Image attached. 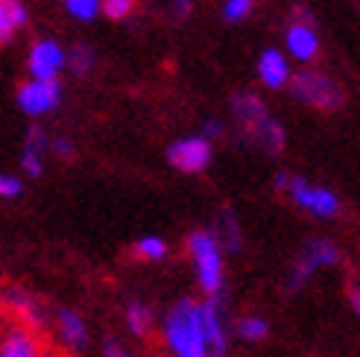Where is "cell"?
<instances>
[{
  "mask_svg": "<svg viewBox=\"0 0 360 357\" xmlns=\"http://www.w3.org/2000/svg\"><path fill=\"white\" fill-rule=\"evenodd\" d=\"M155 337L165 357H211L200 299H176L165 313H158Z\"/></svg>",
  "mask_w": 360,
  "mask_h": 357,
  "instance_id": "6da1fadb",
  "label": "cell"
},
{
  "mask_svg": "<svg viewBox=\"0 0 360 357\" xmlns=\"http://www.w3.org/2000/svg\"><path fill=\"white\" fill-rule=\"evenodd\" d=\"M185 249L191 255L196 284L205 293V299H217L226 296V252L220 243L214 240L208 228H193L185 238Z\"/></svg>",
  "mask_w": 360,
  "mask_h": 357,
  "instance_id": "7a4b0ae2",
  "label": "cell"
},
{
  "mask_svg": "<svg viewBox=\"0 0 360 357\" xmlns=\"http://www.w3.org/2000/svg\"><path fill=\"white\" fill-rule=\"evenodd\" d=\"M340 261H343V252H340V246L334 240H328V238L308 240L299 249V255L290 264V270H287V290H302L304 284L314 281L316 273L334 270Z\"/></svg>",
  "mask_w": 360,
  "mask_h": 357,
  "instance_id": "3957f363",
  "label": "cell"
},
{
  "mask_svg": "<svg viewBox=\"0 0 360 357\" xmlns=\"http://www.w3.org/2000/svg\"><path fill=\"white\" fill-rule=\"evenodd\" d=\"M290 85H293V94L302 103L314 105L316 112L331 115L346 105V88L326 74H316V70H299Z\"/></svg>",
  "mask_w": 360,
  "mask_h": 357,
  "instance_id": "277c9868",
  "label": "cell"
},
{
  "mask_svg": "<svg viewBox=\"0 0 360 357\" xmlns=\"http://www.w3.org/2000/svg\"><path fill=\"white\" fill-rule=\"evenodd\" d=\"M4 313L12 316V323L27 325L39 334L50 325V311L41 301V296H35L32 290L21 287V284H12V287L4 290Z\"/></svg>",
  "mask_w": 360,
  "mask_h": 357,
  "instance_id": "5b68a950",
  "label": "cell"
},
{
  "mask_svg": "<svg viewBox=\"0 0 360 357\" xmlns=\"http://www.w3.org/2000/svg\"><path fill=\"white\" fill-rule=\"evenodd\" d=\"M284 190L290 193V200L302 211L314 214V217H319V220H334V217H340V211H343V202H340V196L334 190L316 188V185L304 182V178H299V176H290V182H287Z\"/></svg>",
  "mask_w": 360,
  "mask_h": 357,
  "instance_id": "8992f818",
  "label": "cell"
},
{
  "mask_svg": "<svg viewBox=\"0 0 360 357\" xmlns=\"http://www.w3.org/2000/svg\"><path fill=\"white\" fill-rule=\"evenodd\" d=\"M50 328L56 343L68 351V354H85L91 349V325L82 311L77 308H59L50 316Z\"/></svg>",
  "mask_w": 360,
  "mask_h": 357,
  "instance_id": "52a82bcc",
  "label": "cell"
},
{
  "mask_svg": "<svg viewBox=\"0 0 360 357\" xmlns=\"http://www.w3.org/2000/svg\"><path fill=\"white\" fill-rule=\"evenodd\" d=\"M0 357H47V343L39 331L6 323L0 328Z\"/></svg>",
  "mask_w": 360,
  "mask_h": 357,
  "instance_id": "ba28073f",
  "label": "cell"
},
{
  "mask_svg": "<svg viewBox=\"0 0 360 357\" xmlns=\"http://www.w3.org/2000/svg\"><path fill=\"white\" fill-rule=\"evenodd\" d=\"M59 97H62V88L56 79H35L21 85V91H18V103H21V109L27 115H44L50 109H56Z\"/></svg>",
  "mask_w": 360,
  "mask_h": 357,
  "instance_id": "9c48e42d",
  "label": "cell"
},
{
  "mask_svg": "<svg viewBox=\"0 0 360 357\" xmlns=\"http://www.w3.org/2000/svg\"><path fill=\"white\" fill-rule=\"evenodd\" d=\"M167 162L182 170V173H200L211 162V147L205 138H188V141H176L167 150Z\"/></svg>",
  "mask_w": 360,
  "mask_h": 357,
  "instance_id": "30bf717a",
  "label": "cell"
},
{
  "mask_svg": "<svg viewBox=\"0 0 360 357\" xmlns=\"http://www.w3.org/2000/svg\"><path fill=\"white\" fill-rule=\"evenodd\" d=\"M123 328L129 331L132 340H153L158 328V311L147 299H129L123 305Z\"/></svg>",
  "mask_w": 360,
  "mask_h": 357,
  "instance_id": "8fae6325",
  "label": "cell"
},
{
  "mask_svg": "<svg viewBox=\"0 0 360 357\" xmlns=\"http://www.w3.org/2000/svg\"><path fill=\"white\" fill-rule=\"evenodd\" d=\"M65 65V56L56 41H35L30 53V70L39 79H56V74Z\"/></svg>",
  "mask_w": 360,
  "mask_h": 357,
  "instance_id": "7c38bea8",
  "label": "cell"
},
{
  "mask_svg": "<svg viewBox=\"0 0 360 357\" xmlns=\"http://www.w3.org/2000/svg\"><path fill=\"white\" fill-rule=\"evenodd\" d=\"M231 109H235V117H238V123L243 126L246 135H255V129L261 126V123L269 120V112H266L264 100L255 97V94H249V91L235 94V100H231Z\"/></svg>",
  "mask_w": 360,
  "mask_h": 357,
  "instance_id": "4fadbf2b",
  "label": "cell"
},
{
  "mask_svg": "<svg viewBox=\"0 0 360 357\" xmlns=\"http://www.w3.org/2000/svg\"><path fill=\"white\" fill-rule=\"evenodd\" d=\"M211 235H214V240L220 243L223 252H240L243 235H240V223H238V217H235V211L231 208H223L217 214V223H214Z\"/></svg>",
  "mask_w": 360,
  "mask_h": 357,
  "instance_id": "5bb4252c",
  "label": "cell"
},
{
  "mask_svg": "<svg viewBox=\"0 0 360 357\" xmlns=\"http://www.w3.org/2000/svg\"><path fill=\"white\" fill-rule=\"evenodd\" d=\"M231 337H238V340L246 343V346L264 343L269 337V319L261 316V313H243L231 323Z\"/></svg>",
  "mask_w": 360,
  "mask_h": 357,
  "instance_id": "9a60e30c",
  "label": "cell"
},
{
  "mask_svg": "<svg viewBox=\"0 0 360 357\" xmlns=\"http://www.w3.org/2000/svg\"><path fill=\"white\" fill-rule=\"evenodd\" d=\"M287 47H290V53L302 62H314L319 56V41H316V32L311 30V24H296L287 30Z\"/></svg>",
  "mask_w": 360,
  "mask_h": 357,
  "instance_id": "2e32d148",
  "label": "cell"
},
{
  "mask_svg": "<svg viewBox=\"0 0 360 357\" xmlns=\"http://www.w3.org/2000/svg\"><path fill=\"white\" fill-rule=\"evenodd\" d=\"M24 24H27V9L21 0H0V44H12Z\"/></svg>",
  "mask_w": 360,
  "mask_h": 357,
  "instance_id": "e0dca14e",
  "label": "cell"
},
{
  "mask_svg": "<svg viewBox=\"0 0 360 357\" xmlns=\"http://www.w3.org/2000/svg\"><path fill=\"white\" fill-rule=\"evenodd\" d=\"M44 147H47V135H44L39 126H30L27 144H24V155H21V164H24V170H27L32 178L41 176V150H44Z\"/></svg>",
  "mask_w": 360,
  "mask_h": 357,
  "instance_id": "ac0fdd59",
  "label": "cell"
},
{
  "mask_svg": "<svg viewBox=\"0 0 360 357\" xmlns=\"http://www.w3.org/2000/svg\"><path fill=\"white\" fill-rule=\"evenodd\" d=\"M258 74L269 88H281L287 82V62L278 50H266L258 62Z\"/></svg>",
  "mask_w": 360,
  "mask_h": 357,
  "instance_id": "d6986e66",
  "label": "cell"
},
{
  "mask_svg": "<svg viewBox=\"0 0 360 357\" xmlns=\"http://www.w3.org/2000/svg\"><path fill=\"white\" fill-rule=\"evenodd\" d=\"M170 255V246L165 238H155V235H147L132 243V258L135 261H143V264H158Z\"/></svg>",
  "mask_w": 360,
  "mask_h": 357,
  "instance_id": "ffe728a7",
  "label": "cell"
},
{
  "mask_svg": "<svg viewBox=\"0 0 360 357\" xmlns=\"http://www.w3.org/2000/svg\"><path fill=\"white\" fill-rule=\"evenodd\" d=\"M258 141V147H264L266 152H273V155H278L281 150H284V129L278 126V123L269 117V120H264L261 126L255 129V135H252Z\"/></svg>",
  "mask_w": 360,
  "mask_h": 357,
  "instance_id": "44dd1931",
  "label": "cell"
},
{
  "mask_svg": "<svg viewBox=\"0 0 360 357\" xmlns=\"http://www.w3.org/2000/svg\"><path fill=\"white\" fill-rule=\"evenodd\" d=\"M97 357H138V351L126 340H120V337H105V340L100 343Z\"/></svg>",
  "mask_w": 360,
  "mask_h": 357,
  "instance_id": "7402d4cb",
  "label": "cell"
},
{
  "mask_svg": "<svg viewBox=\"0 0 360 357\" xmlns=\"http://www.w3.org/2000/svg\"><path fill=\"white\" fill-rule=\"evenodd\" d=\"M100 6L112 21H123L138 9V0H100Z\"/></svg>",
  "mask_w": 360,
  "mask_h": 357,
  "instance_id": "603a6c76",
  "label": "cell"
},
{
  "mask_svg": "<svg viewBox=\"0 0 360 357\" xmlns=\"http://www.w3.org/2000/svg\"><path fill=\"white\" fill-rule=\"evenodd\" d=\"M70 67H74V74H88V70L94 67V50L85 47V44H77L70 50Z\"/></svg>",
  "mask_w": 360,
  "mask_h": 357,
  "instance_id": "cb8c5ba5",
  "label": "cell"
},
{
  "mask_svg": "<svg viewBox=\"0 0 360 357\" xmlns=\"http://www.w3.org/2000/svg\"><path fill=\"white\" fill-rule=\"evenodd\" d=\"M68 12L82 18V21H91L100 12V0H68Z\"/></svg>",
  "mask_w": 360,
  "mask_h": 357,
  "instance_id": "d4e9b609",
  "label": "cell"
},
{
  "mask_svg": "<svg viewBox=\"0 0 360 357\" xmlns=\"http://www.w3.org/2000/svg\"><path fill=\"white\" fill-rule=\"evenodd\" d=\"M252 4L255 0H226V21L229 24H235V21H240V18H246L249 12H252Z\"/></svg>",
  "mask_w": 360,
  "mask_h": 357,
  "instance_id": "484cf974",
  "label": "cell"
},
{
  "mask_svg": "<svg viewBox=\"0 0 360 357\" xmlns=\"http://www.w3.org/2000/svg\"><path fill=\"white\" fill-rule=\"evenodd\" d=\"M24 190V185H21V178H15V176H0V196H18Z\"/></svg>",
  "mask_w": 360,
  "mask_h": 357,
  "instance_id": "4316f807",
  "label": "cell"
},
{
  "mask_svg": "<svg viewBox=\"0 0 360 357\" xmlns=\"http://www.w3.org/2000/svg\"><path fill=\"white\" fill-rule=\"evenodd\" d=\"M53 147H56V152H59L62 158H74V147H70L65 138H59V141H56V144H53Z\"/></svg>",
  "mask_w": 360,
  "mask_h": 357,
  "instance_id": "83f0119b",
  "label": "cell"
},
{
  "mask_svg": "<svg viewBox=\"0 0 360 357\" xmlns=\"http://www.w3.org/2000/svg\"><path fill=\"white\" fill-rule=\"evenodd\" d=\"M173 9H176V15H179V18L191 15V0H173Z\"/></svg>",
  "mask_w": 360,
  "mask_h": 357,
  "instance_id": "f1b7e54d",
  "label": "cell"
},
{
  "mask_svg": "<svg viewBox=\"0 0 360 357\" xmlns=\"http://www.w3.org/2000/svg\"><path fill=\"white\" fill-rule=\"evenodd\" d=\"M349 305H352L354 313L360 311V299H357V287H354V284H349Z\"/></svg>",
  "mask_w": 360,
  "mask_h": 357,
  "instance_id": "f546056e",
  "label": "cell"
},
{
  "mask_svg": "<svg viewBox=\"0 0 360 357\" xmlns=\"http://www.w3.org/2000/svg\"><path fill=\"white\" fill-rule=\"evenodd\" d=\"M0 313H4V287H0Z\"/></svg>",
  "mask_w": 360,
  "mask_h": 357,
  "instance_id": "4dcf8cb0",
  "label": "cell"
}]
</instances>
